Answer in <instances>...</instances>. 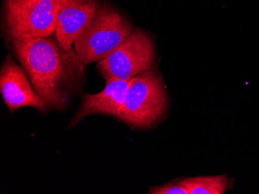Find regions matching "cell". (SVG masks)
Returning a JSON list of instances; mask_svg holds the SVG:
<instances>
[{
	"instance_id": "obj_1",
	"label": "cell",
	"mask_w": 259,
	"mask_h": 194,
	"mask_svg": "<svg viewBox=\"0 0 259 194\" xmlns=\"http://www.w3.org/2000/svg\"><path fill=\"white\" fill-rule=\"evenodd\" d=\"M37 95L48 107L63 109L70 95L85 75L84 65L74 48L66 50L55 37L23 39L10 42Z\"/></svg>"
},
{
	"instance_id": "obj_2",
	"label": "cell",
	"mask_w": 259,
	"mask_h": 194,
	"mask_svg": "<svg viewBox=\"0 0 259 194\" xmlns=\"http://www.w3.org/2000/svg\"><path fill=\"white\" fill-rule=\"evenodd\" d=\"M134 30L132 24L110 7H100L74 42L77 58L84 66L106 58Z\"/></svg>"
},
{
	"instance_id": "obj_3",
	"label": "cell",
	"mask_w": 259,
	"mask_h": 194,
	"mask_svg": "<svg viewBox=\"0 0 259 194\" xmlns=\"http://www.w3.org/2000/svg\"><path fill=\"white\" fill-rule=\"evenodd\" d=\"M61 0H4L3 21L9 41L49 37L55 33Z\"/></svg>"
},
{
	"instance_id": "obj_4",
	"label": "cell",
	"mask_w": 259,
	"mask_h": 194,
	"mask_svg": "<svg viewBox=\"0 0 259 194\" xmlns=\"http://www.w3.org/2000/svg\"><path fill=\"white\" fill-rule=\"evenodd\" d=\"M166 105V92L161 76L146 71L131 79L116 118L137 128H148L162 116Z\"/></svg>"
},
{
	"instance_id": "obj_5",
	"label": "cell",
	"mask_w": 259,
	"mask_h": 194,
	"mask_svg": "<svg viewBox=\"0 0 259 194\" xmlns=\"http://www.w3.org/2000/svg\"><path fill=\"white\" fill-rule=\"evenodd\" d=\"M155 61V47L148 34L136 29L106 57L97 68L106 81L130 80L151 70Z\"/></svg>"
},
{
	"instance_id": "obj_6",
	"label": "cell",
	"mask_w": 259,
	"mask_h": 194,
	"mask_svg": "<svg viewBox=\"0 0 259 194\" xmlns=\"http://www.w3.org/2000/svg\"><path fill=\"white\" fill-rule=\"evenodd\" d=\"M31 85L25 71L9 54L0 72V90L11 112L23 107H33L38 111H45L48 107L46 102L37 95Z\"/></svg>"
},
{
	"instance_id": "obj_7",
	"label": "cell",
	"mask_w": 259,
	"mask_h": 194,
	"mask_svg": "<svg viewBox=\"0 0 259 194\" xmlns=\"http://www.w3.org/2000/svg\"><path fill=\"white\" fill-rule=\"evenodd\" d=\"M100 7L97 0H61L54 33L65 50L74 48V42L95 17Z\"/></svg>"
},
{
	"instance_id": "obj_8",
	"label": "cell",
	"mask_w": 259,
	"mask_h": 194,
	"mask_svg": "<svg viewBox=\"0 0 259 194\" xmlns=\"http://www.w3.org/2000/svg\"><path fill=\"white\" fill-rule=\"evenodd\" d=\"M130 83L131 79L110 80L104 89L99 93L84 95L81 109L72 118L70 126H75L81 119L95 114L116 117L124 102Z\"/></svg>"
},
{
	"instance_id": "obj_9",
	"label": "cell",
	"mask_w": 259,
	"mask_h": 194,
	"mask_svg": "<svg viewBox=\"0 0 259 194\" xmlns=\"http://www.w3.org/2000/svg\"><path fill=\"white\" fill-rule=\"evenodd\" d=\"M186 188L189 194H223L228 189V177L225 175L199 176L176 181Z\"/></svg>"
},
{
	"instance_id": "obj_10",
	"label": "cell",
	"mask_w": 259,
	"mask_h": 194,
	"mask_svg": "<svg viewBox=\"0 0 259 194\" xmlns=\"http://www.w3.org/2000/svg\"><path fill=\"white\" fill-rule=\"evenodd\" d=\"M151 194H189L186 188L183 187L178 182L167 183L163 186H152L148 191Z\"/></svg>"
}]
</instances>
